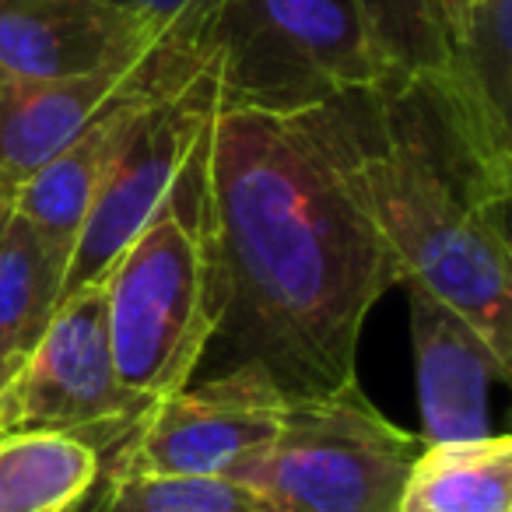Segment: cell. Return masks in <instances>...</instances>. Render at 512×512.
<instances>
[{
    "label": "cell",
    "mask_w": 512,
    "mask_h": 512,
    "mask_svg": "<svg viewBox=\"0 0 512 512\" xmlns=\"http://www.w3.org/2000/svg\"><path fill=\"white\" fill-rule=\"evenodd\" d=\"M207 186L232 365H260L288 400L358 383L365 316L404 278L309 116L218 109Z\"/></svg>",
    "instance_id": "obj_1"
},
{
    "label": "cell",
    "mask_w": 512,
    "mask_h": 512,
    "mask_svg": "<svg viewBox=\"0 0 512 512\" xmlns=\"http://www.w3.org/2000/svg\"><path fill=\"white\" fill-rule=\"evenodd\" d=\"M355 190L404 285H418L512 376V253L505 204L421 88L376 85L306 113Z\"/></svg>",
    "instance_id": "obj_2"
},
{
    "label": "cell",
    "mask_w": 512,
    "mask_h": 512,
    "mask_svg": "<svg viewBox=\"0 0 512 512\" xmlns=\"http://www.w3.org/2000/svg\"><path fill=\"white\" fill-rule=\"evenodd\" d=\"M207 137L102 281L116 376L148 404L190 383L228 309L225 256L207 186Z\"/></svg>",
    "instance_id": "obj_3"
},
{
    "label": "cell",
    "mask_w": 512,
    "mask_h": 512,
    "mask_svg": "<svg viewBox=\"0 0 512 512\" xmlns=\"http://www.w3.org/2000/svg\"><path fill=\"white\" fill-rule=\"evenodd\" d=\"M197 43L218 109L302 116L379 85L348 0H218Z\"/></svg>",
    "instance_id": "obj_4"
},
{
    "label": "cell",
    "mask_w": 512,
    "mask_h": 512,
    "mask_svg": "<svg viewBox=\"0 0 512 512\" xmlns=\"http://www.w3.org/2000/svg\"><path fill=\"white\" fill-rule=\"evenodd\" d=\"M421 446L348 383L288 400L278 439L235 477L271 512H397Z\"/></svg>",
    "instance_id": "obj_5"
},
{
    "label": "cell",
    "mask_w": 512,
    "mask_h": 512,
    "mask_svg": "<svg viewBox=\"0 0 512 512\" xmlns=\"http://www.w3.org/2000/svg\"><path fill=\"white\" fill-rule=\"evenodd\" d=\"M214 113H218V92H214L207 57L197 74L158 92L141 109L120 158L102 179L99 193L81 221L71 260H67L60 302L71 299L81 288L106 281L123 249L144 232L151 214L162 207L190 158L197 155L211 130Z\"/></svg>",
    "instance_id": "obj_6"
},
{
    "label": "cell",
    "mask_w": 512,
    "mask_h": 512,
    "mask_svg": "<svg viewBox=\"0 0 512 512\" xmlns=\"http://www.w3.org/2000/svg\"><path fill=\"white\" fill-rule=\"evenodd\" d=\"M288 397L260 365L239 362L221 376L148 404L120 446L123 477H235L271 449Z\"/></svg>",
    "instance_id": "obj_7"
},
{
    "label": "cell",
    "mask_w": 512,
    "mask_h": 512,
    "mask_svg": "<svg viewBox=\"0 0 512 512\" xmlns=\"http://www.w3.org/2000/svg\"><path fill=\"white\" fill-rule=\"evenodd\" d=\"M144 411L148 400L134 397L116 376L102 285L60 302L29 362L0 390V432L130 428Z\"/></svg>",
    "instance_id": "obj_8"
},
{
    "label": "cell",
    "mask_w": 512,
    "mask_h": 512,
    "mask_svg": "<svg viewBox=\"0 0 512 512\" xmlns=\"http://www.w3.org/2000/svg\"><path fill=\"white\" fill-rule=\"evenodd\" d=\"M204 57L197 25L165 29L141 57L106 71L57 81H25L0 71V176L11 190L25 183L39 165L81 137L120 99L172 78Z\"/></svg>",
    "instance_id": "obj_9"
},
{
    "label": "cell",
    "mask_w": 512,
    "mask_h": 512,
    "mask_svg": "<svg viewBox=\"0 0 512 512\" xmlns=\"http://www.w3.org/2000/svg\"><path fill=\"white\" fill-rule=\"evenodd\" d=\"M491 190L512 197V0H474L449 74L421 88Z\"/></svg>",
    "instance_id": "obj_10"
},
{
    "label": "cell",
    "mask_w": 512,
    "mask_h": 512,
    "mask_svg": "<svg viewBox=\"0 0 512 512\" xmlns=\"http://www.w3.org/2000/svg\"><path fill=\"white\" fill-rule=\"evenodd\" d=\"M162 25L106 0H0V71L57 81L141 57Z\"/></svg>",
    "instance_id": "obj_11"
},
{
    "label": "cell",
    "mask_w": 512,
    "mask_h": 512,
    "mask_svg": "<svg viewBox=\"0 0 512 512\" xmlns=\"http://www.w3.org/2000/svg\"><path fill=\"white\" fill-rule=\"evenodd\" d=\"M411 302L414 365H418L421 442H467L491 435L488 390L509 383V372L495 362L491 348L474 334L467 320L439 299L404 285Z\"/></svg>",
    "instance_id": "obj_12"
},
{
    "label": "cell",
    "mask_w": 512,
    "mask_h": 512,
    "mask_svg": "<svg viewBox=\"0 0 512 512\" xmlns=\"http://www.w3.org/2000/svg\"><path fill=\"white\" fill-rule=\"evenodd\" d=\"M130 428L0 432V512H113Z\"/></svg>",
    "instance_id": "obj_13"
},
{
    "label": "cell",
    "mask_w": 512,
    "mask_h": 512,
    "mask_svg": "<svg viewBox=\"0 0 512 512\" xmlns=\"http://www.w3.org/2000/svg\"><path fill=\"white\" fill-rule=\"evenodd\" d=\"M204 67V57L193 60L190 67H183L172 78L158 81L151 88L120 99L113 109L99 116L92 127L81 137H74L64 151L50 158L46 165H39L29 179L15 190V214H22L32 228L46 235L50 242H57L60 249H67L71 256L74 239L81 232V221H85L88 207H92L95 193H99L102 179L109 176L113 162L120 158L123 144H127L130 130H134L141 109L155 99L158 92L179 85L190 74H197Z\"/></svg>",
    "instance_id": "obj_14"
},
{
    "label": "cell",
    "mask_w": 512,
    "mask_h": 512,
    "mask_svg": "<svg viewBox=\"0 0 512 512\" xmlns=\"http://www.w3.org/2000/svg\"><path fill=\"white\" fill-rule=\"evenodd\" d=\"M67 260V249L11 214L0 232V390L29 362L60 309Z\"/></svg>",
    "instance_id": "obj_15"
},
{
    "label": "cell",
    "mask_w": 512,
    "mask_h": 512,
    "mask_svg": "<svg viewBox=\"0 0 512 512\" xmlns=\"http://www.w3.org/2000/svg\"><path fill=\"white\" fill-rule=\"evenodd\" d=\"M397 512H512V439L425 442Z\"/></svg>",
    "instance_id": "obj_16"
},
{
    "label": "cell",
    "mask_w": 512,
    "mask_h": 512,
    "mask_svg": "<svg viewBox=\"0 0 512 512\" xmlns=\"http://www.w3.org/2000/svg\"><path fill=\"white\" fill-rule=\"evenodd\" d=\"M379 85L439 88L449 74V36L435 0H348Z\"/></svg>",
    "instance_id": "obj_17"
},
{
    "label": "cell",
    "mask_w": 512,
    "mask_h": 512,
    "mask_svg": "<svg viewBox=\"0 0 512 512\" xmlns=\"http://www.w3.org/2000/svg\"><path fill=\"white\" fill-rule=\"evenodd\" d=\"M113 512H271L239 477H123Z\"/></svg>",
    "instance_id": "obj_18"
},
{
    "label": "cell",
    "mask_w": 512,
    "mask_h": 512,
    "mask_svg": "<svg viewBox=\"0 0 512 512\" xmlns=\"http://www.w3.org/2000/svg\"><path fill=\"white\" fill-rule=\"evenodd\" d=\"M113 8H123L137 18L162 25V29H190L218 4V0H106Z\"/></svg>",
    "instance_id": "obj_19"
},
{
    "label": "cell",
    "mask_w": 512,
    "mask_h": 512,
    "mask_svg": "<svg viewBox=\"0 0 512 512\" xmlns=\"http://www.w3.org/2000/svg\"><path fill=\"white\" fill-rule=\"evenodd\" d=\"M470 4H474V0H435V11H439V18H442V29H446V36H449V46L467 32Z\"/></svg>",
    "instance_id": "obj_20"
},
{
    "label": "cell",
    "mask_w": 512,
    "mask_h": 512,
    "mask_svg": "<svg viewBox=\"0 0 512 512\" xmlns=\"http://www.w3.org/2000/svg\"><path fill=\"white\" fill-rule=\"evenodd\" d=\"M11 214H15V190L8 186V179L0 176V232L8 228Z\"/></svg>",
    "instance_id": "obj_21"
}]
</instances>
